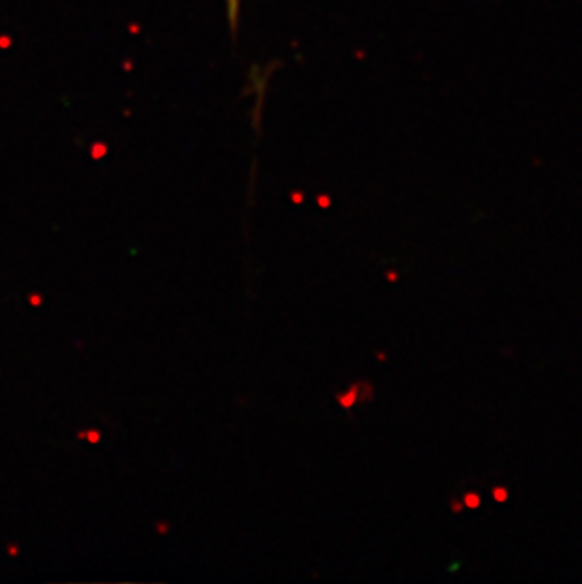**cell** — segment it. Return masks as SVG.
Returning a JSON list of instances; mask_svg holds the SVG:
<instances>
[{"label": "cell", "mask_w": 582, "mask_h": 584, "mask_svg": "<svg viewBox=\"0 0 582 584\" xmlns=\"http://www.w3.org/2000/svg\"><path fill=\"white\" fill-rule=\"evenodd\" d=\"M337 399H338V403H340V407H342V409H350V407H353V405L357 403L355 386H352L350 389H346L344 393H338Z\"/></svg>", "instance_id": "1"}, {"label": "cell", "mask_w": 582, "mask_h": 584, "mask_svg": "<svg viewBox=\"0 0 582 584\" xmlns=\"http://www.w3.org/2000/svg\"><path fill=\"white\" fill-rule=\"evenodd\" d=\"M463 503H465L467 509H478V507L482 505V498L476 491H467V493L463 496Z\"/></svg>", "instance_id": "2"}, {"label": "cell", "mask_w": 582, "mask_h": 584, "mask_svg": "<svg viewBox=\"0 0 582 584\" xmlns=\"http://www.w3.org/2000/svg\"><path fill=\"white\" fill-rule=\"evenodd\" d=\"M491 496H494V499H496V501L503 503V501H507V499H509V490H507L505 486H496V488L491 490Z\"/></svg>", "instance_id": "3"}, {"label": "cell", "mask_w": 582, "mask_h": 584, "mask_svg": "<svg viewBox=\"0 0 582 584\" xmlns=\"http://www.w3.org/2000/svg\"><path fill=\"white\" fill-rule=\"evenodd\" d=\"M85 437L91 440V442H99V440H101V431H97V429H91V431L85 433Z\"/></svg>", "instance_id": "4"}, {"label": "cell", "mask_w": 582, "mask_h": 584, "mask_svg": "<svg viewBox=\"0 0 582 584\" xmlns=\"http://www.w3.org/2000/svg\"><path fill=\"white\" fill-rule=\"evenodd\" d=\"M450 507H452L454 512H461V501H458V499H452V501H450Z\"/></svg>", "instance_id": "5"}, {"label": "cell", "mask_w": 582, "mask_h": 584, "mask_svg": "<svg viewBox=\"0 0 582 584\" xmlns=\"http://www.w3.org/2000/svg\"><path fill=\"white\" fill-rule=\"evenodd\" d=\"M388 280H389V282H395V280H397V273H393V271H389V273H388Z\"/></svg>", "instance_id": "6"}, {"label": "cell", "mask_w": 582, "mask_h": 584, "mask_svg": "<svg viewBox=\"0 0 582 584\" xmlns=\"http://www.w3.org/2000/svg\"><path fill=\"white\" fill-rule=\"evenodd\" d=\"M231 2V14H235L237 12V0H229Z\"/></svg>", "instance_id": "7"}, {"label": "cell", "mask_w": 582, "mask_h": 584, "mask_svg": "<svg viewBox=\"0 0 582 584\" xmlns=\"http://www.w3.org/2000/svg\"><path fill=\"white\" fill-rule=\"evenodd\" d=\"M157 529H159V531H161V533H166V531H168V527H166L165 524H163V522H161V526H159Z\"/></svg>", "instance_id": "8"}]
</instances>
